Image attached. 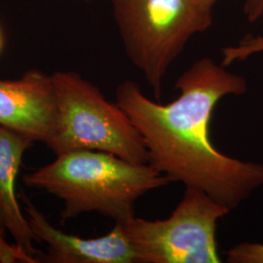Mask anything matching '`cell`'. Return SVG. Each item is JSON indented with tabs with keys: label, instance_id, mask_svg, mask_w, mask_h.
I'll list each match as a JSON object with an SVG mask.
<instances>
[{
	"label": "cell",
	"instance_id": "1",
	"mask_svg": "<svg viewBox=\"0 0 263 263\" xmlns=\"http://www.w3.org/2000/svg\"><path fill=\"white\" fill-rule=\"evenodd\" d=\"M175 88L178 98L162 104L126 79L116 88V104L141 134L151 166L171 182L198 188L231 212L263 186V164L218 151L210 123L221 99L247 92V80L205 57L179 76Z\"/></svg>",
	"mask_w": 263,
	"mask_h": 263
},
{
	"label": "cell",
	"instance_id": "2",
	"mask_svg": "<svg viewBox=\"0 0 263 263\" xmlns=\"http://www.w3.org/2000/svg\"><path fill=\"white\" fill-rule=\"evenodd\" d=\"M23 180L28 187L63 201V222L84 213L126 221L136 216V203L141 196L171 182L149 163H133L97 151L57 155L55 161L26 174Z\"/></svg>",
	"mask_w": 263,
	"mask_h": 263
},
{
	"label": "cell",
	"instance_id": "3",
	"mask_svg": "<svg viewBox=\"0 0 263 263\" xmlns=\"http://www.w3.org/2000/svg\"><path fill=\"white\" fill-rule=\"evenodd\" d=\"M125 53L157 100L170 67L198 33L213 24L202 0H109Z\"/></svg>",
	"mask_w": 263,
	"mask_h": 263
},
{
	"label": "cell",
	"instance_id": "4",
	"mask_svg": "<svg viewBox=\"0 0 263 263\" xmlns=\"http://www.w3.org/2000/svg\"><path fill=\"white\" fill-rule=\"evenodd\" d=\"M56 124L46 142L56 155L76 151H104L133 163H148L141 134L118 104L74 71L52 76Z\"/></svg>",
	"mask_w": 263,
	"mask_h": 263
},
{
	"label": "cell",
	"instance_id": "5",
	"mask_svg": "<svg viewBox=\"0 0 263 263\" xmlns=\"http://www.w3.org/2000/svg\"><path fill=\"white\" fill-rule=\"evenodd\" d=\"M229 213L206 192L185 187L169 217L134 216L121 223L138 263H220L216 226Z\"/></svg>",
	"mask_w": 263,
	"mask_h": 263
},
{
	"label": "cell",
	"instance_id": "6",
	"mask_svg": "<svg viewBox=\"0 0 263 263\" xmlns=\"http://www.w3.org/2000/svg\"><path fill=\"white\" fill-rule=\"evenodd\" d=\"M23 197L26 216L35 240L47 246V253L39 256L40 262L138 263L121 222H115L106 235L84 239L52 226L27 196Z\"/></svg>",
	"mask_w": 263,
	"mask_h": 263
},
{
	"label": "cell",
	"instance_id": "7",
	"mask_svg": "<svg viewBox=\"0 0 263 263\" xmlns=\"http://www.w3.org/2000/svg\"><path fill=\"white\" fill-rule=\"evenodd\" d=\"M52 76L28 70L15 80L0 79V126L46 144L56 124Z\"/></svg>",
	"mask_w": 263,
	"mask_h": 263
},
{
	"label": "cell",
	"instance_id": "8",
	"mask_svg": "<svg viewBox=\"0 0 263 263\" xmlns=\"http://www.w3.org/2000/svg\"><path fill=\"white\" fill-rule=\"evenodd\" d=\"M33 143L19 132L0 126V229L8 231L15 243L39 259L41 253L33 245L35 237L16 195V181L24 154Z\"/></svg>",
	"mask_w": 263,
	"mask_h": 263
},
{
	"label": "cell",
	"instance_id": "9",
	"mask_svg": "<svg viewBox=\"0 0 263 263\" xmlns=\"http://www.w3.org/2000/svg\"><path fill=\"white\" fill-rule=\"evenodd\" d=\"M262 53L263 34H248L236 45L221 49V64L224 66H230L236 62H242L254 55Z\"/></svg>",
	"mask_w": 263,
	"mask_h": 263
},
{
	"label": "cell",
	"instance_id": "10",
	"mask_svg": "<svg viewBox=\"0 0 263 263\" xmlns=\"http://www.w3.org/2000/svg\"><path fill=\"white\" fill-rule=\"evenodd\" d=\"M223 254L228 263H263V244L243 242Z\"/></svg>",
	"mask_w": 263,
	"mask_h": 263
},
{
	"label": "cell",
	"instance_id": "11",
	"mask_svg": "<svg viewBox=\"0 0 263 263\" xmlns=\"http://www.w3.org/2000/svg\"><path fill=\"white\" fill-rule=\"evenodd\" d=\"M4 233L5 232L0 229V262H40L36 256L28 253L27 250L17 243L9 244L5 239Z\"/></svg>",
	"mask_w": 263,
	"mask_h": 263
},
{
	"label": "cell",
	"instance_id": "12",
	"mask_svg": "<svg viewBox=\"0 0 263 263\" xmlns=\"http://www.w3.org/2000/svg\"><path fill=\"white\" fill-rule=\"evenodd\" d=\"M205 4L213 7L217 0H202ZM244 13L251 23L256 22L263 16V0H244Z\"/></svg>",
	"mask_w": 263,
	"mask_h": 263
},
{
	"label": "cell",
	"instance_id": "13",
	"mask_svg": "<svg viewBox=\"0 0 263 263\" xmlns=\"http://www.w3.org/2000/svg\"><path fill=\"white\" fill-rule=\"evenodd\" d=\"M2 47H3V40H2V36H1V33H0V53H1Z\"/></svg>",
	"mask_w": 263,
	"mask_h": 263
},
{
	"label": "cell",
	"instance_id": "14",
	"mask_svg": "<svg viewBox=\"0 0 263 263\" xmlns=\"http://www.w3.org/2000/svg\"><path fill=\"white\" fill-rule=\"evenodd\" d=\"M85 1H88V0H85Z\"/></svg>",
	"mask_w": 263,
	"mask_h": 263
}]
</instances>
